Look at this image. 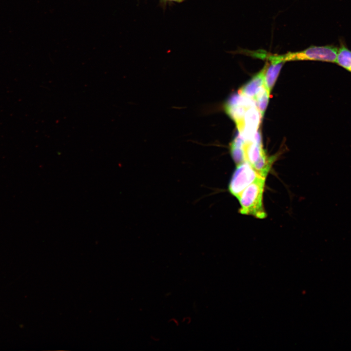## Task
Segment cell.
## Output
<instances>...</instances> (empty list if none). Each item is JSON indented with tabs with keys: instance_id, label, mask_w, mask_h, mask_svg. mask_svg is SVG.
<instances>
[{
	"instance_id": "cell-1",
	"label": "cell",
	"mask_w": 351,
	"mask_h": 351,
	"mask_svg": "<svg viewBox=\"0 0 351 351\" xmlns=\"http://www.w3.org/2000/svg\"><path fill=\"white\" fill-rule=\"evenodd\" d=\"M337 52L338 47L332 44L312 45L302 51L288 52L283 55H273L267 53L265 59L284 62L292 60H314L334 63Z\"/></svg>"
},
{
	"instance_id": "cell-2",
	"label": "cell",
	"mask_w": 351,
	"mask_h": 351,
	"mask_svg": "<svg viewBox=\"0 0 351 351\" xmlns=\"http://www.w3.org/2000/svg\"><path fill=\"white\" fill-rule=\"evenodd\" d=\"M265 179V176H259L242 191L237 198L241 206L239 213L258 218L266 217L262 202Z\"/></svg>"
},
{
	"instance_id": "cell-3",
	"label": "cell",
	"mask_w": 351,
	"mask_h": 351,
	"mask_svg": "<svg viewBox=\"0 0 351 351\" xmlns=\"http://www.w3.org/2000/svg\"><path fill=\"white\" fill-rule=\"evenodd\" d=\"M260 176H263L248 161L237 164L229 184V191L238 198L242 191Z\"/></svg>"
},
{
	"instance_id": "cell-4",
	"label": "cell",
	"mask_w": 351,
	"mask_h": 351,
	"mask_svg": "<svg viewBox=\"0 0 351 351\" xmlns=\"http://www.w3.org/2000/svg\"><path fill=\"white\" fill-rule=\"evenodd\" d=\"M254 105H255L254 99L239 92L234 95L226 104V112L234 121L239 133L243 130L244 118L247 110Z\"/></svg>"
},
{
	"instance_id": "cell-5",
	"label": "cell",
	"mask_w": 351,
	"mask_h": 351,
	"mask_svg": "<svg viewBox=\"0 0 351 351\" xmlns=\"http://www.w3.org/2000/svg\"><path fill=\"white\" fill-rule=\"evenodd\" d=\"M262 117L256 105L249 107L244 118V128L239 133L245 140H251L259 128Z\"/></svg>"
},
{
	"instance_id": "cell-6",
	"label": "cell",
	"mask_w": 351,
	"mask_h": 351,
	"mask_svg": "<svg viewBox=\"0 0 351 351\" xmlns=\"http://www.w3.org/2000/svg\"><path fill=\"white\" fill-rule=\"evenodd\" d=\"M284 63L274 60H267L264 66V86L270 94Z\"/></svg>"
},
{
	"instance_id": "cell-7",
	"label": "cell",
	"mask_w": 351,
	"mask_h": 351,
	"mask_svg": "<svg viewBox=\"0 0 351 351\" xmlns=\"http://www.w3.org/2000/svg\"><path fill=\"white\" fill-rule=\"evenodd\" d=\"M264 72L265 66L243 85L238 90V92L254 99L256 94L264 85Z\"/></svg>"
},
{
	"instance_id": "cell-8",
	"label": "cell",
	"mask_w": 351,
	"mask_h": 351,
	"mask_svg": "<svg viewBox=\"0 0 351 351\" xmlns=\"http://www.w3.org/2000/svg\"><path fill=\"white\" fill-rule=\"evenodd\" d=\"M335 63L351 73V50L343 41H340Z\"/></svg>"
},
{
	"instance_id": "cell-9",
	"label": "cell",
	"mask_w": 351,
	"mask_h": 351,
	"mask_svg": "<svg viewBox=\"0 0 351 351\" xmlns=\"http://www.w3.org/2000/svg\"><path fill=\"white\" fill-rule=\"evenodd\" d=\"M269 95L270 94L263 85L254 98L256 107L262 117L264 116L268 104Z\"/></svg>"
},
{
	"instance_id": "cell-10",
	"label": "cell",
	"mask_w": 351,
	"mask_h": 351,
	"mask_svg": "<svg viewBox=\"0 0 351 351\" xmlns=\"http://www.w3.org/2000/svg\"><path fill=\"white\" fill-rule=\"evenodd\" d=\"M163 2H176V3H182L184 0H161Z\"/></svg>"
}]
</instances>
